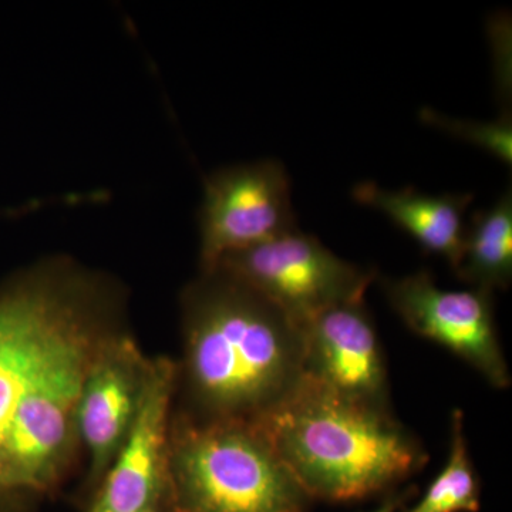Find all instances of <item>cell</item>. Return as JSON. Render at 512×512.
<instances>
[{
  "label": "cell",
  "instance_id": "13",
  "mask_svg": "<svg viewBox=\"0 0 512 512\" xmlns=\"http://www.w3.org/2000/svg\"><path fill=\"white\" fill-rule=\"evenodd\" d=\"M481 487L476 468L468 453L464 416L456 410L451 416L450 456L419 503L404 512H477Z\"/></svg>",
  "mask_w": 512,
  "mask_h": 512
},
{
  "label": "cell",
  "instance_id": "7",
  "mask_svg": "<svg viewBox=\"0 0 512 512\" xmlns=\"http://www.w3.org/2000/svg\"><path fill=\"white\" fill-rule=\"evenodd\" d=\"M383 292L404 325L474 367L495 389L511 386L510 369L498 339L493 292L446 291L429 271L384 278Z\"/></svg>",
  "mask_w": 512,
  "mask_h": 512
},
{
  "label": "cell",
  "instance_id": "14",
  "mask_svg": "<svg viewBox=\"0 0 512 512\" xmlns=\"http://www.w3.org/2000/svg\"><path fill=\"white\" fill-rule=\"evenodd\" d=\"M420 116L421 120L431 126L443 128L453 136L470 141L500 158L503 163L511 165L512 127L510 116H504L503 119L493 121V123H471V121L448 119L430 109L421 111Z\"/></svg>",
  "mask_w": 512,
  "mask_h": 512
},
{
  "label": "cell",
  "instance_id": "10",
  "mask_svg": "<svg viewBox=\"0 0 512 512\" xmlns=\"http://www.w3.org/2000/svg\"><path fill=\"white\" fill-rule=\"evenodd\" d=\"M302 332L305 376L340 396L392 409L386 357L365 299L326 309Z\"/></svg>",
  "mask_w": 512,
  "mask_h": 512
},
{
  "label": "cell",
  "instance_id": "4",
  "mask_svg": "<svg viewBox=\"0 0 512 512\" xmlns=\"http://www.w3.org/2000/svg\"><path fill=\"white\" fill-rule=\"evenodd\" d=\"M311 501L258 421L173 414L165 512H306Z\"/></svg>",
  "mask_w": 512,
  "mask_h": 512
},
{
  "label": "cell",
  "instance_id": "8",
  "mask_svg": "<svg viewBox=\"0 0 512 512\" xmlns=\"http://www.w3.org/2000/svg\"><path fill=\"white\" fill-rule=\"evenodd\" d=\"M177 390L178 363L168 357L148 360L143 393L126 441L90 497L87 512H165Z\"/></svg>",
  "mask_w": 512,
  "mask_h": 512
},
{
  "label": "cell",
  "instance_id": "6",
  "mask_svg": "<svg viewBox=\"0 0 512 512\" xmlns=\"http://www.w3.org/2000/svg\"><path fill=\"white\" fill-rule=\"evenodd\" d=\"M200 271L295 231L291 180L276 160L229 165L205 178L200 214Z\"/></svg>",
  "mask_w": 512,
  "mask_h": 512
},
{
  "label": "cell",
  "instance_id": "11",
  "mask_svg": "<svg viewBox=\"0 0 512 512\" xmlns=\"http://www.w3.org/2000/svg\"><path fill=\"white\" fill-rule=\"evenodd\" d=\"M352 194L359 204L386 214L427 254L443 256L456 271L466 235L464 212L473 194L427 195L414 188L390 191L370 181L356 185Z\"/></svg>",
  "mask_w": 512,
  "mask_h": 512
},
{
  "label": "cell",
  "instance_id": "15",
  "mask_svg": "<svg viewBox=\"0 0 512 512\" xmlns=\"http://www.w3.org/2000/svg\"><path fill=\"white\" fill-rule=\"evenodd\" d=\"M413 490L402 491V493L389 495V498L383 501L380 507H377L375 511L370 512H397L403 507L404 500L412 495Z\"/></svg>",
  "mask_w": 512,
  "mask_h": 512
},
{
  "label": "cell",
  "instance_id": "12",
  "mask_svg": "<svg viewBox=\"0 0 512 512\" xmlns=\"http://www.w3.org/2000/svg\"><path fill=\"white\" fill-rule=\"evenodd\" d=\"M456 274L471 288L494 292L512 281V195L507 190L466 229Z\"/></svg>",
  "mask_w": 512,
  "mask_h": 512
},
{
  "label": "cell",
  "instance_id": "16",
  "mask_svg": "<svg viewBox=\"0 0 512 512\" xmlns=\"http://www.w3.org/2000/svg\"><path fill=\"white\" fill-rule=\"evenodd\" d=\"M143 512H164V511H143Z\"/></svg>",
  "mask_w": 512,
  "mask_h": 512
},
{
  "label": "cell",
  "instance_id": "9",
  "mask_svg": "<svg viewBox=\"0 0 512 512\" xmlns=\"http://www.w3.org/2000/svg\"><path fill=\"white\" fill-rule=\"evenodd\" d=\"M148 360L124 328L100 346L87 369L77 427L82 448L89 456L86 491L90 497L126 441L143 393Z\"/></svg>",
  "mask_w": 512,
  "mask_h": 512
},
{
  "label": "cell",
  "instance_id": "3",
  "mask_svg": "<svg viewBox=\"0 0 512 512\" xmlns=\"http://www.w3.org/2000/svg\"><path fill=\"white\" fill-rule=\"evenodd\" d=\"M258 423L311 500H365L429 461L392 409L340 396L308 376Z\"/></svg>",
  "mask_w": 512,
  "mask_h": 512
},
{
  "label": "cell",
  "instance_id": "2",
  "mask_svg": "<svg viewBox=\"0 0 512 512\" xmlns=\"http://www.w3.org/2000/svg\"><path fill=\"white\" fill-rule=\"evenodd\" d=\"M187 409L201 420L258 421L305 377L301 326L222 269L201 272L181 296Z\"/></svg>",
  "mask_w": 512,
  "mask_h": 512
},
{
  "label": "cell",
  "instance_id": "5",
  "mask_svg": "<svg viewBox=\"0 0 512 512\" xmlns=\"http://www.w3.org/2000/svg\"><path fill=\"white\" fill-rule=\"evenodd\" d=\"M215 269L254 289L301 328L332 306L365 299L376 278L373 269L345 261L298 229L229 255Z\"/></svg>",
  "mask_w": 512,
  "mask_h": 512
},
{
  "label": "cell",
  "instance_id": "1",
  "mask_svg": "<svg viewBox=\"0 0 512 512\" xmlns=\"http://www.w3.org/2000/svg\"><path fill=\"white\" fill-rule=\"evenodd\" d=\"M124 313L123 288L69 256L0 282V512H28L69 477L84 377Z\"/></svg>",
  "mask_w": 512,
  "mask_h": 512
}]
</instances>
